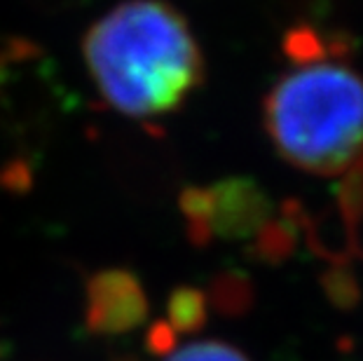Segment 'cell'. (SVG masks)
<instances>
[{
  "label": "cell",
  "instance_id": "1",
  "mask_svg": "<svg viewBox=\"0 0 363 361\" xmlns=\"http://www.w3.org/2000/svg\"><path fill=\"white\" fill-rule=\"evenodd\" d=\"M82 52L101 96L134 120L174 113L204 78L190 24L162 0H129L104 14Z\"/></svg>",
  "mask_w": 363,
  "mask_h": 361
},
{
  "label": "cell",
  "instance_id": "2",
  "mask_svg": "<svg viewBox=\"0 0 363 361\" xmlns=\"http://www.w3.org/2000/svg\"><path fill=\"white\" fill-rule=\"evenodd\" d=\"M286 50L291 66L262 106L267 136L300 172L342 174L363 155V75L307 30L293 33Z\"/></svg>",
  "mask_w": 363,
  "mask_h": 361
},
{
  "label": "cell",
  "instance_id": "3",
  "mask_svg": "<svg viewBox=\"0 0 363 361\" xmlns=\"http://www.w3.org/2000/svg\"><path fill=\"white\" fill-rule=\"evenodd\" d=\"M188 233L197 244L244 240L258 235L267 218V202L249 181H220L192 188L181 197Z\"/></svg>",
  "mask_w": 363,
  "mask_h": 361
},
{
  "label": "cell",
  "instance_id": "4",
  "mask_svg": "<svg viewBox=\"0 0 363 361\" xmlns=\"http://www.w3.org/2000/svg\"><path fill=\"white\" fill-rule=\"evenodd\" d=\"M84 296V317L91 333L122 335L145 321V289L129 270H101L91 274Z\"/></svg>",
  "mask_w": 363,
  "mask_h": 361
},
{
  "label": "cell",
  "instance_id": "5",
  "mask_svg": "<svg viewBox=\"0 0 363 361\" xmlns=\"http://www.w3.org/2000/svg\"><path fill=\"white\" fill-rule=\"evenodd\" d=\"M164 361H251L242 350L235 348L225 340H192L179 345V348H169L164 352Z\"/></svg>",
  "mask_w": 363,
  "mask_h": 361
}]
</instances>
